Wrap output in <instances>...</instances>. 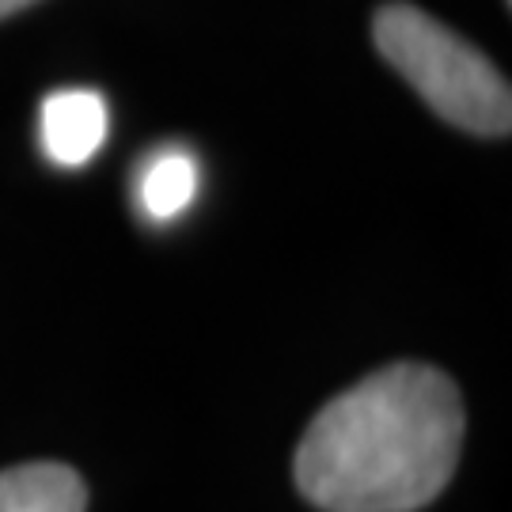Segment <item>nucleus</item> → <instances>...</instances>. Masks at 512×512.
<instances>
[{
    "label": "nucleus",
    "mask_w": 512,
    "mask_h": 512,
    "mask_svg": "<svg viewBox=\"0 0 512 512\" xmlns=\"http://www.w3.org/2000/svg\"><path fill=\"white\" fill-rule=\"evenodd\" d=\"M110 110L92 88H61L38 107V141L46 160L57 167H84L107 145Z\"/></svg>",
    "instance_id": "7ed1b4c3"
},
{
    "label": "nucleus",
    "mask_w": 512,
    "mask_h": 512,
    "mask_svg": "<svg viewBox=\"0 0 512 512\" xmlns=\"http://www.w3.org/2000/svg\"><path fill=\"white\" fill-rule=\"evenodd\" d=\"M84 478L65 463H23L0 471V512H84Z\"/></svg>",
    "instance_id": "20e7f679"
},
{
    "label": "nucleus",
    "mask_w": 512,
    "mask_h": 512,
    "mask_svg": "<svg viewBox=\"0 0 512 512\" xmlns=\"http://www.w3.org/2000/svg\"><path fill=\"white\" fill-rule=\"evenodd\" d=\"M463 399L433 365L399 361L330 399L296 448V486L323 512H418L452 482Z\"/></svg>",
    "instance_id": "f257e3e1"
},
{
    "label": "nucleus",
    "mask_w": 512,
    "mask_h": 512,
    "mask_svg": "<svg viewBox=\"0 0 512 512\" xmlns=\"http://www.w3.org/2000/svg\"><path fill=\"white\" fill-rule=\"evenodd\" d=\"M202 186V167L194 160V152L179 145L156 148L137 171V205L148 220L164 224V220L183 217L198 198Z\"/></svg>",
    "instance_id": "39448f33"
},
{
    "label": "nucleus",
    "mask_w": 512,
    "mask_h": 512,
    "mask_svg": "<svg viewBox=\"0 0 512 512\" xmlns=\"http://www.w3.org/2000/svg\"><path fill=\"white\" fill-rule=\"evenodd\" d=\"M372 38L395 73L444 122L478 137H505L512 129L509 80L497 73L490 57L448 31L440 19L414 4H387L372 19Z\"/></svg>",
    "instance_id": "f03ea898"
},
{
    "label": "nucleus",
    "mask_w": 512,
    "mask_h": 512,
    "mask_svg": "<svg viewBox=\"0 0 512 512\" xmlns=\"http://www.w3.org/2000/svg\"><path fill=\"white\" fill-rule=\"evenodd\" d=\"M31 4H38V0H0V19H4V16H16V12L31 8Z\"/></svg>",
    "instance_id": "423d86ee"
}]
</instances>
